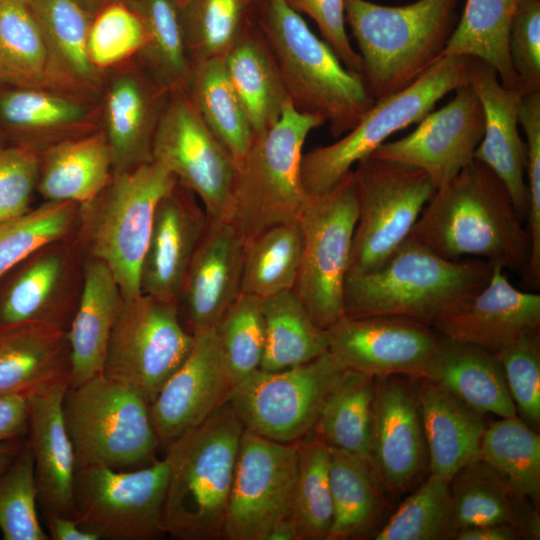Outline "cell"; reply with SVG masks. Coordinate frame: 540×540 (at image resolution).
Segmentation results:
<instances>
[{
  "instance_id": "13",
  "label": "cell",
  "mask_w": 540,
  "mask_h": 540,
  "mask_svg": "<svg viewBox=\"0 0 540 540\" xmlns=\"http://www.w3.org/2000/svg\"><path fill=\"white\" fill-rule=\"evenodd\" d=\"M176 302L140 294L123 298L108 340L102 374L151 403L193 345Z\"/></svg>"
},
{
  "instance_id": "53",
  "label": "cell",
  "mask_w": 540,
  "mask_h": 540,
  "mask_svg": "<svg viewBox=\"0 0 540 540\" xmlns=\"http://www.w3.org/2000/svg\"><path fill=\"white\" fill-rule=\"evenodd\" d=\"M517 415L538 431L540 425V331H533L496 354Z\"/></svg>"
},
{
  "instance_id": "62",
  "label": "cell",
  "mask_w": 540,
  "mask_h": 540,
  "mask_svg": "<svg viewBox=\"0 0 540 540\" xmlns=\"http://www.w3.org/2000/svg\"><path fill=\"white\" fill-rule=\"evenodd\" d=\"M25 437L0 443V473L12 462L20 451Z\"/></svg>"
},
{
  "instance_id": "17",
  "label": "cell",
  "mask_w": 540,
  "mask_h": 540,
  "mask_svg": "<svg viewBox=\"0 0 540 540\" xmlns=\"http://www.w3.org/2000/svg\"><path fill=\"white\" fill-rule=\"evenodd\" d=\"M297 443H279L244 428L231 485L226 539L266 540L291 514L298 466Z\"/></svg>"
},
{
  "instance_id": "58",
  "label": "cell",
  "mask_w": 540,
  "mask_h": 540,
  "mask_svg": "<svg viewBox=\"0 0 540 540\" xmlns=\"http://www.w3.org/2000/svg\"><path fill=\"white\" fill-rule=\"evenodd\" d=\"M28 407L23 396L0 397V443L26 437Z\"/></svg>"
},
{
  "instance_id": "37",
  "label": "cell",
  "mask_w": 540,
  "mask_h": 540,
  "mask_svg": "<svg viewBox=\"0 0 540 540\" xmlns=\"http://www.w3.org/2000/svg\"><path fill=\"white\" fill-rule=\"evenodd\" d=\"M54 64L79 97L91 98L102 84V73L88 54L92 16L79 0H29Z\"/></svg>"
},
{
  "instance_id": "40",
  "label": "cell",
  "mask_w": 540,
  "mask_h": 540,
  "mask_svg": "<svg viewBox=\"0 0 540 540\" xmlns=\"http://www.w3.org/2000/svg\"><path fill=\"white\" fill-rule=\"evenodd\" d=\"M518 1L466 0L442 57L456 55L483 60L495 69L504 87L518 90V77L508 47Z\"/></svg>"
},
{
  "instance_id": "56",
  "label": "cell",
  "mask_w": 540,
  "mask_h": 540,
  "mask_svg": "<svg viewBox=\"0 0 540 540\" xmlns=\"http://www.w3.org/2000/svg\"><path fill=\"white\" fill-rule=\"evenodd\" d=\"M509 55L522 96L540 92V0H519L509 33Z\"/></svg>"
},
{
  "instance_id": "60",
  "label": "cell",
  "mask_w": 540,
  "mask_h": 540,
  "mask_svg": "<svg viewBox=\"0 0 540 540\" xmlns=\"http://www.w3.org/2000/svg\"><path fill=\"white\" fill-rule=\"evenodd\" d=\"M457 540H517L523 539L521 533L510 524H489L467 527L459 530Z\"/></svg>"
},
{
  "instance_id": "27",
  "label": "cell",
  "mask_w": 540,
  "mask_h": 540,
  "mask_svg": "<svg viewBox=\"0 0 540 540\" xmlns=\"http://www.w3.org/2000/svg\"><path fill=\"white\" fill-rule=\"evenodd\" d=\"M68 387L60 384L27 397L26 438L33 455L42 513L73 518L76 463L62 409Z\"/></svg>"
},
{
  "instance_id": "35",
  "label": "cell",
  "mask_w": 540,
  "mask_h": 540,
  "mask_svg": "<svg viewBox=\"0 0 540 540\" xmlns=\"http://www.w3.org/2000/svg\"><path fill=\"white\" fill-rule=\"evenodd\" d=\"M0 88H42L77 96L58 72L29 0H0Z\"/></svg>"
},
{
  "instance_id": "52",
  "label": "cell",
  "mask_w": 540,
  "mask_h": 540,
  "mask_svg": "<svg viewBox=\"0 0 540 540\" xmlns=\"http://www.w3.org/2000/svg\"><path fill=\"white\" fill-rule=\"evenodd\" d=\"M145 42L143 21L129 3L108 5L91 19L88 54L101 72L137 57Z\"/></svg>"
},
{
  "instance_id": "18",
  "label": "cell",
  "mask_w": 540,
  "mask_h": 540,
  "mask_svg": "<svg viewBox=\"0 0 540 540\" xmlns=\"http://www.w3.org/2000/svg\"><path fill=\"white\" fill-rule=\"evenodd\" d=\"M329 352L344 368L375 377H423L442 335L396 315L343 316L329 329Z\"/></svg>"
},
{
  "instance_id": "34",
  "label": "cell",
  "mask_w": 540,
  "mask_h": 540,
  "mask_svg": "<svg viewBox=\"0 0 540 540\" xmlns=\"http://www.w3.org/2000/svg\"><path fill=\"white\" fill-rule=\"evenodd\" d=\"M112 177L105 133L93 131L56 142L40 152L37 192L44 202L79 206L93 200Z\"/></svg>"
},
{
  "instance_id": "50",
  "label": "cell",
  "mask_w": 540,
  "mask_h": 540,
  "mask_svg": "<svg viewBox=\"0 0 540 540\" xmlns=\"http://www.w3.org/2000/svg\"><path fill=\"white\" fill-rule=\"evenodd\" d=\"M214 331L234 386L260 369L265 343L261 298L240 293Z\"/></svg>"
},
{
  "instance_id": "4",
  "label": "cell",
  "mask_w": 540,
  "mask_h": 540,
  "mask_svg": "<svg viewBox=\"0 0 540 540\" xmlns=\"http://www.w3.org/2000/svg\"><path fill=\"white\" fill-rule=\"evenodd\" d=\"M459 1L383 6L344 0L345 21L362 62L361 75L375 101L412 84L442 57L457 23Z\"/></svg>"
},
{
  "instance_id": "9",
  "label": "cell",
  "mask_w": 540,
  "mask_h": 540,
  "mask_svg": "<svg viewBox=\"0 0 540 540\" xmlns=\"http://www.w3.org/2000/svg\"><path fill=\"white\" fill-rule=\"evenodd\" d=\"M468 60L466 56H443L412 84L375 101L340 139L303 154L300 179L306 194L317 196L331 190L392 134L418 123L447 93L468 84Z\"/></svg>"
},
{
  "instance_id": "1",
  "label": "cell",
  "mask_w": 540,
  "mask_h": 540,
  "mask_svg": "<svg viewBox=\"0 0 540 540\" xmlns=\"http://www.w3.org/2000/svg\"><path fill=\"white\" fill-rule=\"evenodd\" d=\"M408 238L446 259H482L522 276L529 261L528 230L507 187L476 159L435 191Z\"/></svg>"
},
{
  "instance_id": "47",
  "label": "cell",
  "mask_w": 540,
  "mask_h": 540,
  "mask_svg": "<svg viewBox=\"0 0 540 540\" xmlns=\"http://www.w3.org/2000/svg\"><path fill=\"white\" fill-rule=\"evenodd\" d=\"M329 447L311 434L299 442L290 517L299 540H328L333 524Z\"/></svg>"
},
{
  "instance_id": "32",
  "label": "cell",
  "mask_w": 540,
  "mask_h": 540,
  "mask_svg": "<svg viewBox=\"0 0 540 540\" xmlns=\"http://www.w3.org/2000/svg\"><path fill=\"white\" fill-rule=\"evenodd\" d=\"M123 297L105 263L85 258L78 303L66 331L70 353V385L102 373L110 333Z\"/></svg>"
},
{
  "instance_id": "49",
  "label": "cell",
  "mask_w": 540,
  "mask_h": 540,
  "mask_svg": "<svg viewBox=\"0 0 540 540\" xmlns=\"http://www.w3.org/2000/svg\"><path fill=\"white\" fill-rule=\"evenodd\" d=\"M79 205L43 202L17 218L0 221V279L40 247L76 233Z\"/></svg>"
},
{
  "instance_id": "51",
  "label": "cell",
  "mask_w": 540,
  "mask_h": 540,
  "mask_svg": "<svg viewBox=\"0 0 540 540\" xmlns=\"http://www.w3.org/2000/svg\"><path fill=\"white\" fill-rule=\"evenodd\" d=\"M38 491L30 445L24 443L0 473V531L5 540H48L37 512Z\"/></svg>"
},
{
  "instance_id": "20",
  "label": "cell",
  "mask_w": 540,
  "mask_h": 540,
  "mask_svg": "<svg viewBox=\"0 0 540 540\" xmlns=\"http://www.w3.org/2000/svg\"><path fill=\"white\" fill-rule=\"evenodd\" d=\"M233 388L214 328L195 334L189 354L150 403L160 447L210 417L229 401Z\"/></svg>"
},
{
  "instance_id": "16",
  "label": "cell",
  "mask_w": 540,
  "mask_h": 540,
  "mask_svg": "<svg viewBox=\"0 0 540 540\" xmlns=\"http://www.w3.org/2000/svg\"><path fill=\"white\" fill-rule=\"evenodd\" d=\"M85 255L75 234L28 255L0 279V329L41 325L67 331L80 296Z\"/></svg>"
},
{
  "instance_id": "42",
  "label": "cell",
  "mask_w": 540,
  "mask_h": 540,
  "mask_svg": "<svg viewBox=\"0 0 540 540\" xmlns=\"http://www.w3.org/2000/svg\"><path fill=\"white\" fill-rule=\"evenodd\" d=\"M262 312L265 343L260 369H286L328 351V330L312 320L292 290L262 299Z\"/></svg>"
},
{
  "instance_id": "24",
  "label": "cell",
  "mask_w": 540,
  "mask_h": 540,
  "mask_svg": "<svg viewBox=\"0 0 540 540\" xmlns=\"http://www.w3.org/2000/svg\"><path fill=\"white\" fill-rule=\"evenodd\" d=\"M434 328L444 337L498 354L540 330V295L517 289L505 269L494 265L487 284Z\"/></svg>"
},
{
  "instance_id": "6",
  "label": "cell",
  "mask_w": 540,
  "mask_h": 540,
  "mask_svg": "<svg viewBox=\"0 0 540 540\" xmlns=\"http://www.w3.org/2000/svg\"><path fill=\"white\" fill-rule=\"evenodd\" d=\"M176 177L152 160L112 173L104 189L79 206L75 237L85 257L102 261L112 272L123 298L141 294L140 271L159 201Z\"/></svg>"
},
{
  "instance_id": "22",
  "label": "cell",
  "mask_w": 540,
  "mask_h": 540,
  "mask_svg": "<svg viewBox=\"0 0 540 540\" xmlns=\"http://www.w3.org/2000/svg\"><path fill=\"white\" fill-rule=\"evenodd\" d=\"M243 245L230 221L208 218L176 300L191 335L214 328L241 293Z\"/></svg>"
},
{
  "instance_id": "41",
  "label": "cell",
  "mask_w": 540,
  "mask_h": 540,
  "mask_svg": "<svg viewBox=\"0 0 540 540\" xmlns=\"http://www.w3.org/2000/svg\"><path fill=\"white\" fill-rule=\"evenodd\" d=\"M375 387V376L344 369L326 397L312 434L327 446L370 463Z\"/></svg>"
},
{
  "instance_id": "26",
  "label": "cell",
  "mask_w": 540,
  "mask_h": 540,
  "mask_svg": "<svg viewBox=\"0 0 540 540\" xmlns=\"http://www.w3.org/2000/svg\"><path fill=\"white\" fill-rule=\"evenodd\" d=\"M207 223L208 216L197 196L177 182L155 211L140 271L141 294L176 302Z\"/></svg>"
},
{
  "instance_id": "61",
  "label": "cell",
  "mask_w": 540,
  "mask_h": 540,
  "mask_svg": "<svg viewBox=\"0 0 540 540\" xmlns=\"http://www.w3.org/2000/svg\"><path fill=\"white\" fill-rule=\"evenodd\" d=\"M266 540H299L292 518L289 516L277 522L268 533Z\"/></svg>"
},
{
  "instance_id": "8",
  "label": "cell",
  "mask_w": 540,
  "mask_h": 540,
  "mask_svg": "<svg viewBox=\"0 0 540 540\" xmlns=\"http://www.w3.org/2000/svg\"><path fill=\"white\" fill-rule=\"evenodd\" d=\"M63 417L76 469L101 465L129 470L153 462L159 440L150 403L102 373L65 391Z\"/></svg>"
},
{
  "instance_id": "11",
  "label": "cell",
  "mask_w": 540,
  "mask_h": 540,
  "mask_svg": "<svg viewBox=\"0 0 540 540\" xmlns=\"http://www.w3.org/2000/svg\"><path fill=\"white\" fill-rule=\"evenodd\" d=\"M169 474L166 456L148 465L117 470L76 469L73 518L98 540H152L165 535L163 511Z\"/></svg>"
},
{
  "instance_id": "64",
  "label": "cell",
  "mask_w": 540,
  "mask_h": 540,
  "mask_svg": "<svg viewBox=\"0 0 540 540\" xmlns=\"http://www.w3.org/2000/svg\"><path fill=\"white\" fill-rule=\"evenodd\" d=\"M178 2V4L181 6V8L183 9V7L190 1V0H176Z\"/></svg>"
},
{
  "instance_id": "12",
  "label": "cell",
  "mask_w": 540,
  "mask_h": 540,
  "mask_svg": "<svg viewBox=\"0 0 540 540\" xmlns=\"http://www.w3.org/2000/svg\"><path fill=\"white\" fill-rule=\"evenodd\" d=\"M352 170L358 215L348 272H366L408 238L436 188L423 171L373 156Z\"/></svg>"
},
{
  "instance_id": "19",
  "label": "cell",
  "mask_w": 540,
  "mask_h": 540,
  "mask_svg": "<svg viewBox=\"0 0 540 540\" xmlns=\"http://www.w3.org/2000/svg\"><path fill=\"white\" fill-rule=\"evenodd\" d=\"M484 134V113L474 90L463 85L410 134L381 144L371 156L423 171L436 190L474 160Z\"/></svg>"
},
{
  "instance_id": "45",
  "label": "cell",
  "mask_w": 540,
  "mask_h": 540,
  "mask_svg": "<svg viewBox=\"0 0 540 540\" xmlns=\"http://www.w3.org/2000/svg\"><path fill=\"white\" fill-rule=\"evenodd\" d=\"M303 250L297 222L274 225L243 245L241 293L261 299L292 290Z\"/></svg>"
},
{
  "instance_id": "55",
  "label": "cell",
  "mask_w": 540,
  "mask_h": 540,
  "mask_svg": "<svg viewBox=\"0 0 540 540\" xmlns=\"http://www.w3.org/2000/svg\"><path fill=\"white\" fill-rule=\"evenodd\" d=\"M40 152L23 144L0 145V221L30 211L37 192Z\"/></svg>"
},
{
  "instance_id": "39",
  "label": "cell",
  "mask_w": 540,
  "mask_h": 540,
  "mask_svg": "<svg viewBox=\"0 0 540 540\" xmlns=\"http://www.w3.org/2000/svg\"><path fill=\"white\" fill-rule=\"evenodd\" d=\"M186 93L206 126L237 166L255 137L245 108L228 77L223 58L194 64Z\"/></svg>"
},
{
  "instance_id": "5",
  "label": "cell",
  "mask_w": 540,
  "mask_h": 540,
  "mask_svg": "<svg viewBox=\"0 0 540 540\" xmlns=\"http://www.w3.org/2000/svg\"><path fill=\"white\" fill-rule=\"evenodd\" d=\"M259 27L291 104L300 112L320 116L334 138L354 128L374 105L362 75L346 68L285 0L265 1Z\"/></svg>"
},
{
  "instance_id": "21",
  "label": "cell",
  "mask_w": 540,
  "mask_h": 540,
  "mask_svg": "<svg viewBox=\"0 0 540 540\" xmlns=\"http://www.w3.org/2000/svg\"><path fill=\"white\" fill-rule=\"evenodd\" d=\"M370 465L384 488L404 492L422 476L428 452L412 378L376 377Z\"/></svg>"
},
{
  "instance_id": "44",
  "label": "cell",
  "mask_w": 540,
  "mask_h": 540,
  "mask_svg": "<svg viewBox=\"0 0 540 540\" xmlns=\"http://www.w3.org/2000/svg\"><path fill=\"white\" fill-rule=\"evenodd\" d=\"M266 0H190L182 9L192 65L223 58L258 25Z\"/></svg>"
},
{
  "instance_id": "29",
  "label": "cell",
  "mask_w": 540,
  "mask_h": 540,
  "mask_svg": "<svg viewBox=\"0 0 540 540\" xmlns=\"http://www.w3.org/2000/svg\"><path fill=\"white\" fill-rule=\"evenodd\" d=\"M431 473L446 481L479 458L486 426L470 409L426 377L412 378Z\"/></svg>"
},
{
  "instance_id": "43",
  "label": "cell",
  "mask_w": 540,
  "mask_h": 540,
  "mask_svg": "<svg viewBox=\"0 0 540 540\" xmlns=\"http://www.w3.org/2000/svg\"><path fill=\"white\" fill-rule=\"evenodd\" d=\"M128 3L140 15L146 32L138 62L170 93L186 91L193 65L181 6L176 0H130Z\"/></svg>"
},
{
  "instance_id": "54",
  "label": "cell",
  "mask_w": 540,
  "mask_h": 540,
  "mask_svg": "<svg viewBox=\"0 0 540 540\" xmlns=\"http://www.w3.org/2000/svg\"><path fill=\"white\" fill-rule=\"evenodd\" d=\"M519 126L526 136V169L528 189V226L530 254L526 276L540 278V92L522 96Z\"/></svg>"
},
{
  "instance_id": "15",
  "label": "cell",
  "mask_w": 540,
  "mask_h": 540,
  "mask_svg": "<svg viewBox=\"0 0 540 540\" xmlns=\"http://www.w3.org/2000/svg\"><path fill=\"white\" fill-rule=\"evenodd\" d=\"M152 160L197 196L209 219L230 221L236 164L186 91L168 97L154 134Z\"/></svg>"
},
{
  "instance_id": "25",
  "label": "cell",
  "mask_w": 540,
  "mask_h": 540,
  "mask_svg": "<svg viewBox=\"0 0 540 540\" xmlns=\"http://www.w3.org/2000/svg\"><path fill=\"white\" fill-rule=\"evenodd\" d=\"M169 95L139 62L110 79L103 131L112 154V173L152 161L154 134Z\"/></svg>"
},
{
  "instance_id": "2",
  "label": "cell",
  "mask_w": 540,
  "mask_h": 540,
  "mask_svg": "<svg viewBox=\"0 0 540 540\" xmlns=\"http://www.w3.org/2000/svg\"><path fill=\"white\" fill-rule=\"evenodd\" d=\"M492 271L485 260H449L407 238L377 268L347 273L344 315H396L434 327L477 294Z\"/></svg>"
},
{
  "instance_id": "31",
  "label": "cell",
  "mask_w": 540,
  "mask_h": 540,
  "mask_svg": "<svg viewBox=\"0 0 540 540\" xmlns=\"http://www.w3.org/2000/svg\"><path fill=\"white\" fill-rule=\"evenodd\" d=\"M70 385L66 331L19 325L0 329V397L23 396Z\"/></svg>"
},
{
  "instance_id": "48",
  "label": "cell",
  "mask_w": 540,
  "mask_h": 540,
  "mask_svg": "<svg viewBox=\"0 0 540 540\" xmlns=\"http://www.w3.org/2000/svg\"><path fill=\"white\" fill-rule=\"evenodd\" d=\"M454 538L449 482L433 473L404 500L373 537L375 540Z\"/></svg>"
},
{
  "instance_id": "59",
  "label": "cell",
  "mask_w": 540,
  "mask_h": 540,
  "mask_svg": "<svg viewBox=\"0 0 540 540\" xmlns=\"http://www.w3.org/2000/svg\"><path fill=\"white\" fill-rule=\"evenodd\" d=\"M49 539L53 540H98L83 530L72 517L58 514H43Z\"/></svg>"
},
{
  "instance_id": "36",
  "label": "cell",
  "mask_w": 540,
  "mask_h": 540,
  "mask_svg": "<svg viewBox=\"0 0 540 540\" xmlns=\"http://www.w3.org/2000/svg\"><path fill=\"white\" fill-rule=\"evenodd\" d=\"M223 62L248 115L254 137L258 138L279 120L290 101L259 23L227 52Z\"/></svg>"
},
{
  "instance_id": "14",
  "label": "cell",
  "mask_w": 540,
  "mask_h": 540,
  "mask_svg": "<svg viewBox=\"0 0 540 540\" xmlns=\"http://www.w3.org/2000/svg\"><path fill=\"white\" fill-rule=\"evenodd\" d=\"M343 370L329 350L286 369H258L234 386L229 403L245 429L279 443H297L313 433Z\"/></svg>"
},
{
  "instance_id": "7",
  "label": "cell",
  "mask_w": 540,
  "mask_h": 540,
  "mask_svg": "<svg viewBox=\"0 0 540 540\" xmlns=\"http://www.w3.org/2000/svg\"><path fill=\"white\" fill-rule=\"evenodd\" d=\"M325 124L289 101L279 120L236 166L230 222L248 240L278 224L297 222L309 196L300 179L303 146L309 133Z\"/></svg>"
},
{
  "instance_id": "3",
  "label": "cell",
  "mask_w": 540,
  "mask_h": 540,
  "mask_svg": "<svg viewBox=\"0 0 540 540\" xmlns=\"http://www.w3.org/2000/svg\"><path fill=\"white\" fill-rule=\"evenodd\" d=\"M244 427L229 401L166 449L163 524L180 540L226 539V517Z\"/></svg>"
},
{
  "instance_id": "23",
  "label": "cell",
  "mask_w": 540,
  "mask_h": 540,
  "mask_svg": "<svg viewBox=\"0 0 540 540\" xmlns=\"http://www.w3.org/2000/svg\"><path fill=\"white\" fill-rule=\"evenodd\" d=\"M468 85L484 113V134L474 159L487 165L505 184L522 221L528 216L525 182L526 146L519 134L522 95L504 87L495 69L483 60L469 57Z\"/></svg>"
},
{
  "instance_id": "33",
  "label": "cell",
  "mask_w": 540,
  "mask_h": 540,
  "mask_svg": "<svg viewBox=\"0 0 540 540\" xmlns=\"http://www.w3.org/2000/svg\"><path fill=\"white\" fill-rule=\"evenodd\" d=\"M449 487L455 535L467 527L505 523L514 526L523 539H539L536 505L517 493L482 459L461 468L449 481Z\"/></svg>"
},
{
  "instance_id": "30",
  "label": "cell",
  "mask_w": 540,
  "mask_h": 540,
  "mask_svg": "<svg viewBox=\"0 0 540 540\" xmlns=\"http://www.w3.org/2000/svg\"><path fill=\"white\" fill-rule=\"evenodd\" d=\"M423 377L483 416L517 415L497 355L483 348L442 336Z\"/></svg>"
},
{
  "instance_id": "10",
  "label": "cell",
  "mask_w": 540,
  "mask_h": 540,
  "mask_svg": "<svg viewBox=\"0 0 540 540\" xmlns=\"http://www.w3.org/2000/svg\"><path fill=\"white\" fill-rule=\"evenodd\" d=\"M357 215L351 170L331 190L309 196L298 219L303 250L292 291L312 320L326 330L344 316V283Z\"/></svg>"
},
{
  "instance_id": "46",
  "label": "cell",
  "mask_w": 540,
  "mask_h": 540,
  "mask_svg": "<svg viewBox=\"0 0 540 540\" xmlns=\"http://www.w3.org/2000/svg\"><path fill=\"white\" fill-rule=\"evenodd\" d=\"M479 458L517 493L538 505L540 436L518 415L500 418L485 428Z\"/></svg>"
},
{
  "instance_id": "63",
  "label": "cell",
  "mask_w": 540,
  "mask_h": 540,
  "mask_svg": "<svg viewBox=\"0 0 540 540\" xmlns=\"http://www.w3.org/2000/svg\"><path fill=\"white\" fill-rule=\"evenodd\" d=\"M88 13L93 17L104 7L115 3H128L130 0H79Z\"/></svg>"
},
{
  "instance_id": "38",
  "label": "cell",
  "mask_w": 540,
  "mask_h": 540,
  "mask_svg": "<svg viewBox=\"0 0 540 540\" xmlns=\"http://www.w3.org/2000/svg\"><path fill=\"white\" fill-rule=\"evenodd\" d=\"M329 451L333 524L328 540L360 538L383 511L384 486L366 459L333 447Z\"/></svg>"
},
{
  "instance_id": "28",
  "label": "cell",
  "mask_w": 540,
  "mask_h": 540,
  "mask_svg": "<svg viewBox=\"0 0 540 540\" xmlns=\"http://www.w3.org/2000/svg\"><path fill=\"white\" fill-rule=\"evenodd\" d=\"M87 99L42 88H0V124L16 144L39 152L61 140L95 131Z\"/></svg>"
},
{
  "instance_id": "57",
  "label": "cell",
  "mask_w": 540,
  "mask_h": 540,
  "mask_svg": "<svg viewBox=\"0 0 540 540\" xmlns=\"http://www.w3.org/2000/svg\"><path fill=\"white\" fill-rule=\"evenodd\" d=\"M295 11L309 16L329 46L349 70L361 74L362 62L346 32L344 0H285Z\"/></svg>"
}]
</instances>
